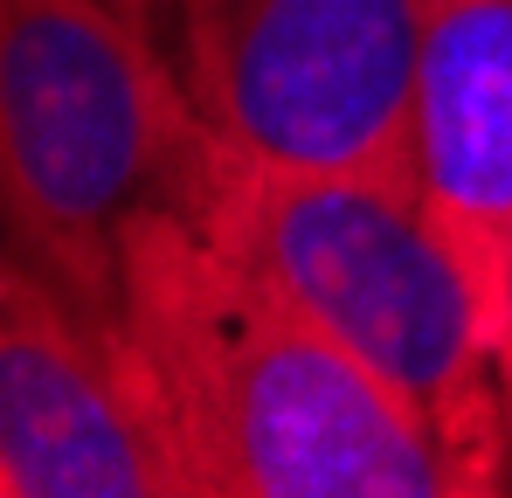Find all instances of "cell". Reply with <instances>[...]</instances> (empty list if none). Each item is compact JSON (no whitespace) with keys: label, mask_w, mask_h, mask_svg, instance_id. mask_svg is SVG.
I'll use <instances>...</instances> for the list:
<instances>
[{"label":"cell","mask_w":512,"mask_h":498,"mask_svg":"<svg viewBox=\"0 0 512 498\" xmlns=\"http://www.w3.org/2000/svg\"><path fill=\"white\" fill-rule=\"evenodd\" d=\"M409 153L492 332L512 291V0H409Z\"/></svg>","instance_id":"cell-6"},{"label":"cell","mask_w":512,"mask_h":498,"mask_svg":"<svg viewBox=\"0 0 512 498\" xmlns=\"http://www.w3.org/2000/svg\"><path fill=\"white\" fill-rule=\"evenodd\" d=\"M125 346L194 498H464L423 422L187 215L125 243Z\"/></svg>","instance_id":"cell-1"},{"label":"cell","mask_w":512,"mask_h":498,"mask_svg":"<svg viewBox=\"0 0 512 498\" xmlns=\"http://www.w3.org/2000/svg\"><path fill=\"white\" fill-rule=\"evenodd\" d=\"M409 42V0H173L201 125L270 166L416 180Z\"/></svg>","instance_id":"cell-4"},{"label":"cell","mask_w":512,"mask_h":498,"mask_svg":"<svg viewBox=\"0 0 512 498\" xmlns=\"http://www.w3.org/2000/svg\"><path fill=\"white\" fill-rule=\"evenodd\" d=\"M111 7H118V14H132L153 42H167V49H173V0H111Z\"/></svg>","instance_id":"cell-7"},{"label":"cell","mask_w":512,"mask_h":498,"mask_svg":"<svg viewBox=\"0 0 512 498\" xmlns=\"http://www.w3.org/2000/svg\"><path fill=\"white\" fill-rule=\"evenodd\" d=\"M187 222L340 339L429 429L464 498L512 492L499 332L416 180L270 166L222 146Z\"/></svg>","instance_id":"cell-2"},{"label":"cell","mask_w":512,"mask_h":498,"mask_svg":"<svg viewBox=\"0 0 512 498\" xmlns=\"http://www.w3.org/2000/svg\"><path fill=\"white\" fill-rule=\"evenodd\" d=\"M0 498H194L132 346L0 249Z\"/></svg>","instance_id":"cell-5"},{"label":"cell","mask_w":512,"mask_h":498,"mask_svg":"<svg viewBox=\"0 0 512 498\" xmlns=\"http://www.w3.org/2000/svg\"><path fill=\"white\" fill-rule=\"evenodd\" d=\"M499 374H506V409H512V291H506V326H499Z\"/></svg>","instance_id":"cell-8"},{"label":"cell","mask_w":512,"mask_h":498,"mask_svg":"<svg viewBox=\"0 0 512 498\" xmlns=\"http://www.w3.org/2000/svg\"><path fill=\"white\" fill-rule=\"evenodd\" d=\"M222 139L111 0H0V249L125 339V243L194 215Z\"/></svg>","instance_id":"cell-3"}]
</instances>
